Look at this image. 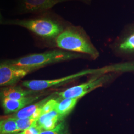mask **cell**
Wrapping results in <instances>:
<instances>
[{"instance_id":"obj_1","label":"cell","mask_w":134,"mask_h":134,"mask_svg":"<svg viewBox=\"0 0 134 134\" xmlns=\"http://www.w3.org/2000/svg\"><path fill=\"white\" fill-rule=\"evenodd\" d=\"M0 23L5 25L20 26L38 38L54 43L58 36L71 24L51 10L24 19H5L1 17Z\"/></svg>"},{"instance_id":"obj_2","label":"cell","mask_w":134,"mask_h":134,"mask_svg":"<svg viewBox=\"0 0 134 134\" xmlns=\"http://www.w3.org/2000/svg\"><path fill=\"white\" fill-rule=\"evenodd\" d=\"M56 47L69 52L80 53L96 60L99 53L81 26L70 24L56 39Z\"/></svg>"},{"instance_id":"obj_3","label":"cell","mask_w":134,"mask_h":134,"mask_svg":"<svg viewBox=\"0 0 134 134\" xmlns=\"http://www.w3.org/2000/svg\"><path fill=\"white\" fill-rule=\"evenodd\" d=\"M85 56H87L62 49H55L43 53L29 54L6 61L14 65L35 70L49 65L72 60Z\"/></svg>"},{"instance_id":"obj_4","label":"cell","mask_w":134,"mask_h":134,"mask_svg":"<svg viewBox=\"0 0 134 134\" xmlns=\"http://www.w3.org/2000/svg\"><path fill=\"white\" fill-rule=\"evenodd\" d=\"M110 71H112L111 66L102 68L98 69H89L78 72L69 75L67 77H63L54 80H31L26 81L23 82V86L28 88L34 91H40L44 90L50 88L52 87L61 86L75 79H77L80 77H82L90 74H106Z\"/></svg>"},{"instance_id":"obj_5","label":"cell","mask_w":134,"mask_h":134,"mask_svg":"<svg viewBox=\"0 0 134 134\" xmlns=\"http://www.w3.org/2000/svg\"><path fill=\"white\" fill-rule=\"evenodd\" d=\"M117 75V74H98L84 83L72 86L57 94L61 98H78L80 99L91 91L113 80Z\"/></svg>"},{"instance_id":"obj_6","label":"cell","mask_w":134,"mask_h":134,"mask_svg":"<svg viewBox=\"0 0 134 134\" xmlns=\"http://www.w3.org/2000/svg\"><path fill=\"white\" fill-rule=\"evenodd\" d=\"M34 70L13 65L6 61L0 65V86H13Z\"/></svg>"},{"instance_id":"obj_7","label":"cell","mask_w":134,"mask_h":134,"mask_svg":"<svg viewBox=\"0 0 134 134\" xmlns=\"http://www.w3.org/2000/svg\"><path fill=\"white\" fill-rule=\"evenodd\" d=\"M117 56L124 59L134 58V25L126 29L112 45Z\"/></svg>"},{"instance_id":"obj_8","label":"cell","mask_w":134,"mask_h":134,"mask_svg":"<svg viewBox=\"0 0 134 134\" xmlns=\"http://www.w3.org/2000/svg\"><path fill=\"white\" fill-rule=\"evenodd\" d=\"M61 0H18L16 11L19 14H40L50 10Z\"/></svg>"},{"instance_id":"obj_9","label":"cell","mask_w":134,"mask_h":134,"mask_svg":"<svg viewBox=\"0 0 134 134\" xmlns=\"http://www.w3.org/2000/svg\"><path fill=\"white\" fill-rule=\"evenodd\" d=\"M40 96H29L20 100H12L8 98H2V105L6 114L16 113L26 106L38 99Z\"/></svg>"},{"instance_id":"obj_10","label":"cell","mask_w":134,"mask_h":134,"mask_svg":"<svg viewBox=\"0 0 134 134\" xmlns=\"http://www.w3.org/2000/svg\"><path fill=\"white\" fill-rule=\"evenodd\" d=\"M38 91L31 90H24L20 87L10 86L3 88L1 96L2 98H8L12 100H20L29 96L36 94Z\"/></svg>"},{"instance_id":"obj_11","label":"cell","mask_w":134,"mask_h":134,"mask_svg":"<svg viewBox=\"0 0 134 134\" xmlns=\"http://www.w3.org/2000/svg\"><path fill=\"white\" fill-rule=\"evenodd\" d=\"M61 122L59 115L55 110L41 115L37 123L42 131H48L54 129Z\"/></svg>"},{"instance_id":"obj_12","label":"cell","mask_w":134,"mask_h":134,"mask_svg":"<svg viewBox=\"0 0 134 134\" xmlns=\"http://www.w3.org/2000/svg\"><path fill=\"white\" fill-rule=\"evenodd\" d=\"M79 98H63L62 100H59L55 108L59 115L61 121L64 120V119L69 115L72 110L74 109Z\"/></svg>"},{"instance_id":"obj_13","label":"cell","mask_w":134,"mask_h":134,"mask_svg":"<svg viewBox=\"0 0 134 134\" xmlns=\"http://www.w3.org/2000/svg\"><path fill=\"white\" fill-rule=\"evenodd\" d=\"M52 97V96H50L45 98L39 101L38 102L31 104L29 105L26 106L21 110L15 113L14 114L11 115L16 119L24 118L31 117L35 112L39 108H41L43 107V105L46 103L47 101L50 99Z\"/></svg>"},{"instance_id":"obj_14","label":"cell","mask_w":134,"mask_h":134,"mask_svg":"<svg viewBox=\"0 0 134 134\" xmlns=\"http://www.w3.org/2000/svg\"><path fill=\"white\" fill-rule=\"evenodd\" d=\"M16 118L9 116L2 118L0 122V134H12L18 132Z\"/></svg>"},{"instance_id":"obj_15","label":"cell","mask_w":134,"mask_h":134,"mask_svg":"<svg viewBox=\"0 0 134 134\" xmlns=\"http://www.w3.org/2000/svg\"><path fill=\"white\" fill-rule=\"evenodd\" d=\"M40 134H70L68 125L65 120L61 122L52 130L43 131Z\"/></svg>"},{"instance_id":"obj_16","label":"cell","mask_w":134,"mask_h":134,"mask_svg":"<svg viewBox=\"0 0 134 134\" xmlns=\"http://www.w3.org/2000/svg\"><path fill=\"white\" fill-rule=\"evenodd\" d=\"M38 119L34 117H29L27 118L16 119V124L18 131H23L30 127L35 123Z\"/></svg>"},{"instance_id":"obj_17","label":"cell","mask_w":134,"mask_h":134,"mask_svg":"<svg viewBox=\"0 0 134 134\" xmlns=\"http://www.w3.org/2000/svg\"><path fill=\"white\" fill-rule=\"evenodd\" d=\"M59 100L58 99L51 98L46 102L42 108V115L55 110Z\"/></svg>"},{"instance_id":"obj_18","label":"cell","mask_w":134,"mask_h":134,"mask_svg":"<svg viewBox=\"0 0 134 134\" xmlns=\"http://www.w3.org/2000/svg\"><path fill=\"white\" fill-rule=\"evenodd\" d=\"M43 131L41 128L37 124V122L28 129L23 131L21 134H40Z\"/></svg>"},{"instance_id":"obj_19","label":"cell","mask_w":134,"mask_h":134,"mask_svg":"<svg viewBox=\"0 0 134 134\" xmlns=\"http://www.w3.org/2000/svg\"><path fill=\"white\" fill-rule=\"evenodd\" d=\"M80 1L81 2H83L86 4H90L91 0H61L60 2V3H62L64 2H68V1Z\"/></svg>"},{"instance_id":"obj_20","label":"cell","mask_w":134,"mask_h":134,"mask_svg":"<svg viewBox=\"0 0 134 134\" xmlns=\"http://www.w3.org/2000/svg\"><path fill=\"white\" fill-rule=\"evenodd\" d=\"M21 134V133H16V134Z\"/></svg>"},{"instance_id":"obj_21","label":"cell","mask_w":134,"mask_h":134,"mask_svg":"<svg viewBox=\"0 0 134 134\" xmlns=\"http://www.w3.org/2000/svg\"></svg>"}]
</instances>
